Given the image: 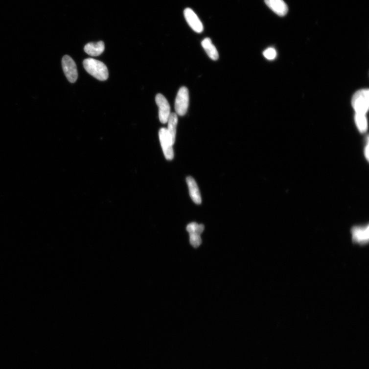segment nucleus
I'll return each mask as SVG.
<instances>
[{"mask_svg":"<svg viewBox=\"0 0 369 369\" xmlns=\"http://www.w3.org/2000/svg\"><path fill=\"white\" fill-rule=\"evenodd\" d=\"M355 122L358 129L361 133H365L367 131L368 122L366 115L356 113Z\"/></svg>","mask_w":369,"mask_h":369,"instance_id":"nucleus-14","label":"nucleus"},{"mask_svg":"<svg viewBox=\"0 0 369 369\" xmlns=\"http://www.w3.org/2000/svg\"><path fill=\"white\" fill-rule=\"evenodd\" d=\"M351 233L354 242L365 244L369 240V226L354 227Z\"/></svg>","mask_w":369,"mask_h":369,"instance_id":"nucleus-8","label":"nucleus"},{"mask_svg":"<svg viewBox=\"0 0 369 369\" xmlns=\"http://www.w3.org/2000/svg\"><path fill=\"white\" fill-rule=\"evenodd\" d=\"M364 154L365 158L367 161H369V141L367 140V145L365 146Z\"/></svg>","mask_w":369,"mask_h":369,"instance_id":"nucleus-18","label":"nucleus"},{"mask_svg":"<svg viewBox=\"0 0 369 369\" xmlns=\"http://www.w3.org/2000/svg\"><path fill=\"white\" fill-rule=\"evenodd\" d=\"M189 97L188 89L182 87L178 93L175 101L176 114L181 116L185 115L188 111Z\"/></svg>","mask_w":369,"mask_h":369,"instance_id":"nucleus-3","label":"nucleus"},{"mask_svg":"<svg viewBox=\"0 0 369 369\" xmlns=\"http://www.w3.org/2000/svg\"><path fill=\"white\" fill-rule=\"evenodd\" d=\"M352 105L356 113L366 115L369 106V90L365 89L357 92L353 96Z\"/></svg>","mask_w":369,"mask_h":369,"instance_id":"nucleus-2","label":"nucleus"},{"mask_svg":"<svg viewBox=\"0 0 369 369\" xmlns=\"http://www.w3.org/2000/svg\"><path fill=\"white\" fill-rule=\"evenodd\" d=\"M266 4L277 15L285 16L288 11V7L284 0H265Z\"/></svg>","mask_w":369,"mask_h":369,"instance_id":"nucleus-9","label":"nucleus"},{"mask_svg":"<svg viewBox=\"0 0 369 369\" xmlns=\"http://www.w3.org/2000/svg\"><path fill=\"white\" fill-rule=\"evenodd\" d=\"M159 138L166 159L167 160H172L174 158V152L166 128H161L160 130Z\"/></svg>","mask_w":369,"mask_h":369,"instance_id":"nucleus-6","label":"nucleus"},{"mask_svg":"<svg viewBox=\"0 0 369 369\" xmlns=\"http://www.w3.org/2000/svg\"><path fill=\"white\" fill-rule=\"evenodd\" d=\"M202 46L211 59L216 61L219 59V52L210 38L204 39L202 42Z\"/></svg>","mask_w":369,"mask_h":369,"instance_id":"nucleus-13","label":"nucleus"},{"mask_svg":"<svg viewBox=\"0 0 369 369\" xmlns=\"http://www.w3.org/2000/svg\"><path fill=\"white\" fill-rule=\"evenodd\" d=\"M190 235V244L194 248L199 247L202 244V239L200 235L192 234Z\"/></svg>","mask_w":369,"mask_h":369,"instance_id":"nucleus-16","label":"nucleus"},{"mask_svg":"<svg viewBox=\"0 0 369 369\" xmlns=\"http://www.w3.org/2000/svg\"><path fill=\"white\" fill-rule=\"evenodd\" d=\"M263 55L268 60H274L277 56V51L273 48H269L264 51Z\"/></svg>","mask_w":369,"mask_h":369,"instance_id":"nucleus-17","label":"nucleus"},{"mask_svg":"<svg viewBox=\"0 0 369 369\" xmlns=\"http://www.w3.org/2000/svg\"><path fill=\"white\" fill-rule=\"evenodd\" d=\"M186 182L191 199L195 204H201L202 203L201 195L196 182L191 177H188Z\"/></svg>","mask_w":369,"mask_h":369,"instance_id":"nucleus-10","label":"nucleus"},{"mask_svg":"<svg viewBox=\"0 0 369 369\" xmlns=\"http://www.w3.org/2000/svg\"><path fill=\"white\" fill-rule=\"evenodd\" d=\"M156 101L159 109L160 121L162 124H166L171 114L170 105L166 97L161 93L157 95Z\"/></svg>","mask_w":369,"mask_h":369,"instance_id":"nucleus-5","label":"nucleus"},{"mask_svg":"<svg viewBox=\"0 0 369 369\" xmlns=\"http://www.w3.org/2000/svg\"><path fill=\"white\" fill-rule=\"evenodd\" d=\"M178 122V115L175 113L170 114L167 122L168 128L167 133L170 139L172 144H175L176 141L177 127Z\"/></svg>","mask_w":369,"mask_h":369,"instance_id":"nucleus-12","label":"nucleus"},{"mask_svg":"<svg viewBox=\"0 0 369 369\" xmlns=\"http://www.w3.org/2000/svg\"><path fill=\"white\" fill-rule=\"evenodd\" d=\"M104 49L105 45L103 41L89 43L84 47L85 52L92 57L100 56L104 52Z\"/></svg>","mask_w":369,"mask_h":369,"instance_id":"nucleus-11","label":"nucleus"},{"mask_svg":"<svg viewBox=\"0 0 369 369\" xmlns=\"http://www.w3.org/2000/svg\"><path fill=\"white\" fill-rule=\"evenodd\" d=\"M62 68L68 80L72 83L77 80L78 73L77 65L69 56H64L62 61Z\"/></svg>","mask_w":369,"mask_h":369,"instance_id":"nucleus-4","label":"nucleus"},{"mask_svg":"<svg viewBox=\"0 0 369 369\" xmlns=\"http://www.w3.org/2000/svg\"><path fill=\"white\" fill-rule=\"evenodd\" d=\"M204 226L203 224H198L193 222L189 224L187 227V231L189 234H195L200 235L204 231Z\"/></svg>","mask_w":369,"mask_h":369,"instance_id":"nucleus-15","label":"nucleus"},{"mask_svg":"<svg viewBox=\"0 0 369 369\" xmlns=\"http://www.w3.org/2000/svg\"><path fill=\"white\" fill-rule=\"evenodd\" d=\"M184 16L190 27L198 33L203 31L204 27L201 21L193 10L187 8L184 10Z\"/></svg>","mask_w":369,"mask_h":369,"instance_id":"nucleus-7","label":"nucleus"},{"mask_svg":"<svg viewBox=\"0 0 369 369\" xmlns=\"http://www.w3.org/2000/svg\"><path fill=\"white\" fill-rule=\"evenodd\" d=\"M83 66L87 72L97 80L105 81L108 78V69L105 64L100 61L87 59L83 61Z\"/></svg>","mask_w":369,"mask_h":369,"instance_id":"nucleus-1","label":"nucleus"}]
</instances>
